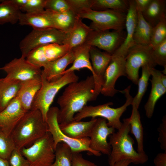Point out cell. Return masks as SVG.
<instances>
[{"mask_svg": "<svg viewBox=\"0 0 166 166\" xmlns=\"http://www.w3.org/2000/svg\"><path fill=\"white\" fill-rule=\"evenodd\" d=\"M145 65L152 68L156 65L152 56V48L149 45L136 44L130 49L125 57L126 77L137 85L139 69Z\"/></svg>", "mask_w": 166, "mask_h": 166, "instance_id": "30bf717a", "label": "cell"}, {"mask_svg": "<svg viewBox=\"0 0 166 166\" xmlns=\"http://www.w3.org/2000/svg\"><path fill=\"white\" fill-rule=\"evenodd\" d=\"M152 0H134L136 9L142 13L148 7Z\"/></svg>", "mask_w": 166, "mask_h": 166, "instance_id": "f6af8a7d", "label": "cell"}, {"mask_svg": "<svg viewBox=\"0 0 166 166\" xmlns=\"http://www.w3.org/2000/svg\"><path fill=\"white\" fill-rule=\"evenodd\" d=\"M41 77L42 85L34 97L31 110L40 111L46 121L47 113L57 93L64 86L78 81L79 78L74 71L66 73L53 81H48L42 74Z\"/></svg>", "mask_w": 166, "mask_h": 166, "instance_id": "5b68a950", "label": "cell"}, {"mask_svg": "<svg viewBox=\"0 0 166 166\" xmlns=\"http://www.w3.org/2000/svg\"><path fill=\"white\" fill-rule=\"evenodd\" d=\"M42 83L40 77L22 82L17 95L21 104L26 111L30 110L34 97Z\"/></svg>", "mask_w": 166, "mask_h": 166, "instance_id": "7402d4cb", "label": "cell"}, {"mask_svg": "<svg viewBox=\"0 0 166 166\" xmlns=\"http://www.w3.org/2000/svg\"><path fill=\"white\" fill-rule=\"evenodd\" d=\"M97 118L87 121H73L59 124L61 131L66 135L75 139L89 137Z\"/></svg>", "mask_w": 166, "mask_h": 166, "instance_id": "44dd1931", "label": "cell"}, {"mask_svg": "<svg viewBox=\"0 0 166 166\" xmlns=\"http://www.w3.org/2000/svg\"><path fill=\"white\" fill-rule=\"evenodd\" d=\"M165 0H152L142 14L145 20L153 27L166 17Z\"/></svg>", "mask_w": 166, "mask_h": 166, "instance_id": "83f0119b", "label": "cell"}, {"mask_svg": "<svg viewBox=\"0 0 166 166\" xmlns=\"http://www.w3.org/2000/svg\"><path fill=\"white\" fill-rule=\"evenodd\" d=\"M131 163L129 160H123L116 162L112 166H128Z\"/></svg>", "mask_w": 166, "mask_h": 166, "instance_id": "7dc6e473", "label": "cell"}, {"mask_svg": "<svg viewBox=\"0 0 166 166\" xmlns=\"http://www.w3.org/2000/svg\"><path fill=\"white\" fill-rule=\"evenodd\" d=\"M152 48V55L156 64L164 68L162 73H166V39L154 47Z\"/></svg>", "mask_w": 166, "mask_h": 166, "instance_id": "8d00e7d4", "label": "cell"}, {"mask_svg": "<svg viewBox=\"0 0 166 166\" xmlns=\"http://www.w3.org/2000/svg\"><path fill=\"white\" fill-rule=\"evenodd\" d=\"M137 22L133 37L134 41L137 45H150L153 27L145 20L142 13L137 10Z\"/></svg>", "mask_w": 166, "mask_h": 166, "instance_id": "4316f807", "label": "cell"}, {"mask_svg": "<svg viewBox=\"0 0 166 166\" xmlns=\"http://www.w3.org/2000/svg\"><path fill=\"white\" fill-rule=\"evenodd\" d=\"M11 2L20 10L27 2V0H10Z\"/></svg>", "mask_w": 166, "mask_h": 166, "instance_id": "bcb514c9", "label": "cell"}, {"mask_svg": "<svg viewBox=\"0 0 166 166\" xmlns=\"http://www.w3.org/2000/svg\"><path fill=\"white\" fill-rule=\"evenodd\" d=\"M92 30L79 18L73 27L66 33L63 45H68L71 49L83 45Z\"/></svg>", "mask_w": 166, "mask_h": 166, "instance_id": "cb8c5ba5", "label": "cell"}, {"mask_svg": "<svg viewBox=\"0 0 166 166\" xmlns=\"http://www.w3.org/2000/svg\"><path fill=\"white\" fill-rule=\"evenodd\" d=\"M91 47V46L85 43L73 49L75 52L74 60L72 65L65 70L63 73V75L70 72L86 68L91 72L94 78L95 75L90 59L89 51Z\"/></svg>", "mask_w": 166, "mask_h": 166, "instance_id": "d4e9b609", "label": "cell"}, {"mask_svg": "<svg viewBox=\"0 0 166 166\" xmlns=\"http://www.w3.org/2000/svg\"><path fill=\"white\" fill-rule=\"evenodd\" d=\"M0 166H10L8 160L0 158Z\"/></svg>", "mask_w": 166, "mask_h": 166, "instance_id": "c3c4849f", "label": "cell"}, {"mask_svg": "<svg viewBox=\"0 0 166 166\" xmlns=\"http://www.w3.org/2000/svg\"><path fill=\"white\" fill-rule=\"evenodd\" d=\"M72 166H97V165L85 159L80 153L73 152Z\"/></svg>", "mask_w": 166, "mask_h": 166, "instance_id": "7bdbcfd3", "label": "cell"}, {"mask_svg": "<svg viewBox=\"0 0 166 166\" xmlns=\"http://www.w3.org/2000/svg\"><path fill=\"white\" fill-rule=\"evenodd\" d=\"M10 166H31L28 160L22 154L20 151L15 148L8 160Z\"/></svg>", "mask_w": 166, "mask_h": 166, "instance_id": "60d3db41", "label": "cell"}, {"mask_svg": "<svg viewBox=\"0 0 166 166\" xmlns=\"http://www.w3.org/2000/svg\"><path fill=\"white\" fill-rule=\"evenodd\" d=\"M18 22L21 25L30 26L33 29L54 28L52 23L43 12L36 14H29L21 12Z\"/></svg>", "mask_w": 166, "mask_h": 166, "instance_id": "f1b7e54d", "label": "cell"}, {"mask_svg": "<svg viewBox=\"0 0 166 166\" xmlns=\"http://www.w3.org/2000/svg\"><path fill=\"white\" fill-rule=\"evenodd\" d=\"M161 82L163 85L166 88V76L162 73L160 77Z\"/></svg>", "mask_w": 166, "mask_h": 166, "instance_id": "681fc988", "label": "cell"}, {"mask_svg": "<svg viewBox=\"0 0 166 166\" xmlns=\"http://www.w3.org/2000/svg\"><path fill=\"white\" fill-rule=\"evenodd\" d=\"M48 125L38 110L26 112L14 127L10 136L15 148H27L42 137L47 132Z\"/></svg>", "mask_w": 166, "mask_h": 166, "instance_id": "3957f363", "label": "cell"}, {"mask_svg": "<svg viewBox=\"0 0 166 166\" xmlns=\"http://www.w3.org/2000/svg\"><path fill=\"white\" fill-rule=\"evenodd\" d=\"M125 14L112 10L97 11L90 9L79 14L78 17L81 19L91 20L92 22L89 26L93 30L112 29L123 31L125 27Z\"/></svg>", "mask_w": 166, "mask_h": 166, "instance_id": "52a82bcc", "label": "cell"}, {"mask_svg": "<svg viewBox=\"0 0 166 166\" xmlns=\"http://www.w3.org/2000/svg\"><path fill=\"white\" fill-rule=\"evenodd\" d=\"M157 130L159 133L158 140L160 144L161 148L166 152V117L164 116L162 119Z\"/></svg>", "mask_w": 166, "mask_h": 166, "instance_id": "b9f144b4", "label": "cell"}, {"mask_svg": "<svg viewBox=\"0 0 166 166\" xmlns=\"http://www.w3.org/2000/svg\"><path fill=\"white\" fill-rule=\"evenodd\" d=\"M130 132L129 118H125L118 131L109 136V143L111 147L108 158L110 166L123 160H129L136 164H142L148 160V156L145 153H139L134 149V141L129 134Z\"/></svg>", "mask_w": 166, "mask_h": 166, "instance_id": "7a4b0ae2", "label": "cell"}, {"mask_svg": "<svg viewBox=\"0 0 166 166\" xmlns=\"http://www.w3.org/2000/svg\"><path fill=\"white\" fill-rule=\"evenodd\" d=\"M46 0H27L20 11L29 14L39 13L45 10Z\"/></svg>", "mask_w": 166, "mask_h": 166, "instance_id": "f35d334b", "label": "cell"}, {"mask_svg": "<svg viewBox=\"0 0 166 166\" xmlns=\"http://www.w3.org/2000/svg\"><path fill=\"white\" fill-rule=\"evenodd\" d=\"M26 112L16 97L0 111V128L7 135L10 136L14 127Z\"/></svg>", "mask_w": 166, "mask_h": 166, "instance_id": "e0dca14e", "label": "cell"}, {"mask_svg": "<svg viewBox=\"0 0 166 166\" xmlns=\"http://www.w3.org/2000/svg\"><path fill=\"white\" fill-rule=\"evenodd\" d=\"M90 59L94 74V93L97 98L100 93L103 83L105 71L112 58V54L102 52L91 46L89 51Z\"/></svg>", "mask_w": 166, "mask_h": 166, "instance_id": "2e32d148", "label": "cell"}, {"mask_svg": "<svg viewBox=\"0 0 166 166\" xmlns=\"http://www.w3.org/2000/svg\"><path fill=\"white\" fill-rule=\"evenodd\" d=\"M43 13L50 20L54 28L65 33L73 27L79 18L71 10L61 13L45 10Z\"/></svg>", "mask_w": 166, "mask_h": 166, "instance_id": "603a6c76", "label": "cell"}, {"mask_svg": "<svg viewBox=\"0 0 166 166\" xmlns=\"http://www.w3.org/2000/svg\"><path fill=\"white\" fill-rule=\"evenodd\" d=\"M115 129L108 126L105 118H97L89 137V148L93 151L109 156L111 147L107 138L115 132Z\"/></svg>", "mask_w": 166, "mask_h": 166, "instance_id": "9a60e30c", "label": "cell"}, {"mask_svg": "<svg viewBox=\"0 0 166 166\" xmlns=\"http://www.w3.org/2000/svg\"><path fill=\"white\" fill-rule=\"evenodd\" d=\"M20 151L31 166H51L54 160L53 141L48 132L32 145Z\"/></svg>", "mask_w": 166, "mask_h": 166, "instance_id": "ba28073f", "label": "cell"}, {"mask_svg": "<svg viewBox=\"0 0 166 166\" xmlns=\"http://www.w3.org/2000/svg\"><path fill=\"white\" fill-rule=\"evenodd\" d=\"M126 77L125 57L112 55L111 60L105 73L104 82L100 93L106 96L113 97L122 91L116 89L115 84L121 76Z\"/></svg>", "mask_w": 166, "mask_h": 166, "instance_id": "5bb4252c", "label": "cell"}, {"mask_svg": "<svg viewBox=\"0 0 166 166\" xmlns=\"http://www.w3.org/2000/svg\"><path fill=\"white\" fill-rule=\"evenodd\" d=\"M130 88L131 86L129 85L122 90V93L124 94L126 100L124 104L121 106L116 108H112L110 106L113 104L112 102L96 106L86 105L75 114L73 121H80L89 117L92 118L100 117L107 120L108 126L119 129L122 124L120 121L121 117L126 110L127 107L132 104L133 98L130 94Z\"/></svg>", "mask_w": 166, "mask_h": 166, "instance_id": "277c9868", "label": "cell"}, {"mask_svg": "<svg viewBox=\"0 0 166 166\" xmlns=\"http://www.w3.org/2000/svg\"><path fill=\"white\" fill-rule=\"evenodd\" d=\"M137 12L134 0H129V7L126 14L125 28L126 34L125 39L119 47L112 55L126 57L128 51L136 45L134 35L136 26Z\"/></svg>", "mask_w": 166, "mask_h": 166, "instance_id": "ac0fdd59", "label": "cell"}, {"mask_svg": "<svg viewBox=\"0 0 166 166\" xmlns=\"http://www.w3.org/2000/svg\"><path fill=\"white\" fill-rule=\"evenodd\" d=\"M0 26L7 23L12 24L18 22L21 12L10 0H0Z\"/></svg>", "mask_w": 166, "mask_h": 166, "instance_id": "4dcf8cb0", "label": "cell"}, {"mask_svg": "<svg viewBox=\"0 0 166 166\" xmlns=\"http://www.w3.org/2000/svg\"><path fill=\"white\" fill-rule=\"evenodd\" d=\"M65 36V33L54 28L33 29L19 43L22 56L26 58L30 51L41 45L52 43L63 45Z\"/></svg>", "mask_w": 166, "mask_h": 166, "instance_id": "9c48e42d", "label": "cell"}, {"mask_svg": "<svg viewBox=\"0 0 166 166\" xmlns=\"http://www.w3.org/2000/svg\"><path fill=\"white\" fill-rule=\"evenodd\" d=\"M152 87L148 101L144 106L145 114L150 118L153 115L156 103L159 99L166 92V88L162 84L160 80L162 72L154 68L151 69Z\"/></svg>", "mask_w": 166, "mask_h": 166, "instance_id": "ffe728a7", "label": "cell"}, {"mask_svg": "<svg viewBox=\"0 0 166 166\" xmlns=\"http://www.w3.org/2000/svg\"><path fill=\"white\" fill-rule=\"evenodd\" d=\"M66 1L70 10L77 16L83 12L92 9L93 4V0H66Z\"/></svg>", "mask_w": 166, "mask_h": 166, "instance_id": "74e56055", "label": "cell"}, {"mask_svg": "<svg viewBox=\"0 0 166 166\" xmlns=\"http://www.w3.org/2000/svg\"><path fill=\"white\" fill-rule=\"evenodd\" d=\"M21 83L6 77L0 78V111L17 96Z\"/></svg>", "mask_w": 166, "mask_h": 166, "instance_id": "484cf974", "label": "cell"}, {"mask_svg": "<svg viewBox=\"0 0 166 166\" xmlns=\"http://www.w3.org/2000/svg\"><path fill=\"white\" fill-rule=\"evenodd\" d=\"M123 31L92 30L85 43L112 54L121 45L125 36Z\"/></svg>", "mask_w": 166, "mask_h": 166, "instance_id": "7c38bea8", "label": "cell"}, {"mask_svg": "<svg viewBox=\"0 0 166 166\" xmlns=\"http://www.w3.org/2000/svg\"><path fill=\"white\" fill-rule=\"evenodd\" d=\"M73 152L64 143H58L55 150L54 160L51 166H72Z\"/></svg>", "mask_w": 166, "mask_h": 166, "instance_id": "836d02e7", "label": "cell"}, {"mask_svg": "<svg viewBox=\"0 0 166 166\" xmlns=\"http://www.w3.org/2000/svg\"><path fill=\"white\" fill-rule=\"evenodd\" d=\"M6 73V77L22 82L40 77L41 69L37 68L21 56L15 58L0 68Z\"/></svg>", "mask_w": 166, "mask_h": 166, "instance_id": "4fadbf2b", "label": "cell"}, {"mask_svg": "<svg viewBox=\"0 0 166 166\" xmlns=\"http://www.w3.org/2000/svg\"><path fill=\"white\" fill-rule=\"evenodd\" d=\"M155 166H166V152L158 153L153 160Z\"/></svg>", "mask_w": 166, "mask_h": 166, "instance_id": "ee69618b", "label": "cell"}, {"mask_svg": "<svg viewBox=\"0 0 166 166\" xmlns=\"http://www.w3.org/2000/svg\"><path fill=\"white\" fill-rule=\"evenodd\" d=\"M142 73L139 79L137 84L138 89L137 94L133 98L132 105V108L138 109L141 101L147 89L148 81L151 76V69L152 68L148 65H145L141 67Z\"/></svg>", "mask_w": 166, "mask_h": 166, "instance_id": "1f68e13d", "label": "cell"}, {"mask_svg": "<svg viewBox=\"0 0 166 166\" xmlns=\"http://www.w3.org/2000/svg\"><path fill=\"white\" fill-rule=\"evenodd\" d=\"M71 49L66 45L52 43L37 47L30 51L26 57L30 63L38 68L65 55Z\"/></svg>", "mask_w": 166, "mask_h": 166, "instance_id": "8fae6325", "label": "cell"}, {"mask_svg": "<svg viewBox=\"0 0 166 166\" xmlns=\"http://www.w3.org/2000/svg\"><path fill=\"white\" fill-rule=\"evenodd\" d=\"M15 148L10 135H7L0 128V158L8 160L11 152Z\"/></svg>", "mask_w": 166, "mask_h": 166, "instance_id": "d590c367", "label": "cell"}, {"mask_svg": "<svg viewBox=\"0 0 166 166\" xmlns=\"http://www.w3.org/2000/svg\"><path fill=\"white\" fill-rule=\"evenodd\" d=\"M75 59L73 49L62 57L49 62L42 71V75L49 81H53L60 78L67 67L73 63Z\"/></svg>", "mask_w": 166, "mask_h": 166, "instance_id": "d6986e66", "label": "cell"}, {"mask_svg": "<svg viewBox=\"0 0 166 166\" xmlns=\"http://www.w3.org/2000/svg\"><path fill=\"white\" fill-rule=\"evenodd\" d=\"M59 108L52 107L49 108L47 115L46 122L48 125L47 132L52 135L54 150L57 144L64 143L67 144L73 152L80 153L87 151L89 155L100 156L101 154L91 150L89 148L90 139L86 137L80 139H73L65 135L61 130L57 121Z\"/></svg>", "mask_w": 166, "mask_h": 166, "instance_id": "8992f818", "label": "cell"}, {"mask_svg": "<svg viewBox=\"0 0 166 166\" xmlns=\"http://www.w3.org/2000/svg\"><path fill=\"white\" fill-rule=\"evenodd\" d=\"M45 10L61 13L70 10L66 0H46Z\"/></svg>", "mask_w": 166, "mask_h": 166, "instance_id": "ab89813d", "label": "cell"}, {"mask_svg": "<svg viewBox=\"0 0 166 166\" xmlns=\"http://www.w3.org/2000/svg\"><path fill=\"white\" fill-rule=\"evenodd\" d=\"M166 39V17L153 27L150 45L153 48Z\"/></svg>", "mask_w": 166, "mask_h": 166, "instance_id": "e575fe53", "label": "cell"}, {"mask_svg": "<svg viewBox=\"0 0 166 166\" xmlns=\"http://www.w3.org/2000/svg\"><path fill=\"white\" fill-rule=\"evenodd\" d=\"M128 118L130 132L134 136L137 142V152L139 153H144L143 128L138 109L132 108L131 115Z\"/></svg>", "mask_w": 166, "mask_h": 166, "instance_id": "f546056e", "label": "cell"}, {"mask_svg": "<svg viewBox=\"0 0 166 166\" xmlns=\"http://www.w3.org/2000/svg\"><path fill=\"white\" fill-rule=\"evenodd\" d=\"M94 88V80L92 75L68 85L57 100L60 107L57 118L59 124L73 121L75 114L88 102L96 100Z\"/></svg>", "mask_w": 166, "mask_h": 166, "instance_id": "6da1fadb", "label": "cell"}, {"mask_svg": "<svg viewBox=\"0 0 166 166\" xmlns=\"http://www.w3.org/2000/svg\"><path fill=\"white\" fill-rule=\"evenodd\" d=\"M129 7V0H93L92 8L95 10H112L126 13Z\"/></svg>", "mask_w": 166, "mask_h": 166, "instance_id": "d6a6232c", "label": "cell"}]
</instances>
